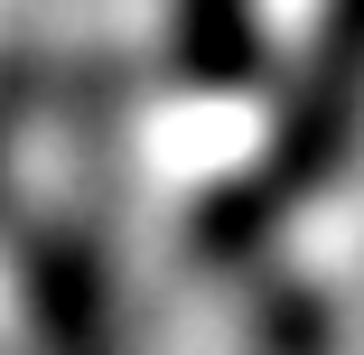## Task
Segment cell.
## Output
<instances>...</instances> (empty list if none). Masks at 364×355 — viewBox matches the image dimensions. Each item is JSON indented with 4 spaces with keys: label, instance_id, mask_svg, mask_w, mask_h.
<instances>
[{
    "label": "cell",
    "instance_id": "3",
    "mask_svg": "<svg viewBox=\"0 0 364 355\" xmlns=\"http://www.w3.org/2000/svg\"><path fill=\"white\" fill-rule=\"evenodd\" d=\"M168 75L196 94H252L271 75L262 0H168Z\"/></svg>",
    "mask_w": 364,
    "mask_h": 355
},
{
    "label": "cell",
    "instance_id": "1",
    "mask_svg": "<svg viewBox=\"0 0 364 355\" xmlns=\"http://www.w3.org/2000/svg\"><path fill=\"white\" fill-rule=\"evenodd\" d=\"M364 150V0H318V19L289 56L280 112L262 131V150L196 196L187 216V262L205 271H252L309 206L355 169Z\"/></svg>",
    "mask_w": 364,
    "mask_h": 355
},
{
    "label": "cell",
    "instance_id": "2",
    "mask_svg": "<svg viewBox=\"0 0 364 355\" xmlns=\"http://www.w3.org/2000/svg\"><path fill=\"white\" fill-rule=\"evenodd\" d=\"M19 290H28L38 337L56 355H112V280H103V262L65 225H47V234L19 243Z\"/></svg>",
    "mask_w": 364,
    "mask_h": 355
},
{
    "label": "cell",
    "instance_id": "4",
    "mask_svg": "<svg viewBox=\"0 0 364 355\" xmlns=\"http://www.w3.org/2000/svg\"><path fill=\"white\" fill-rule=\"evenodd\" d=\"M252 346H262V355H336V318H327L318 290L280 280V290L252 309Z\"/></svg>",
    "mask_w": 364,
    "mask_h": 355
}]
</instances>
